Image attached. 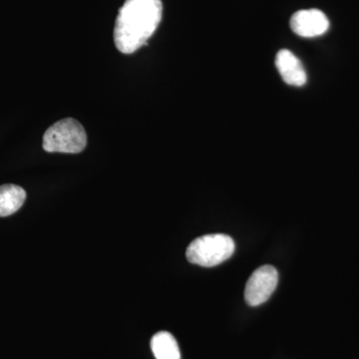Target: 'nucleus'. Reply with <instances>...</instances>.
Returning a JSON list of instances; mask_svg holds the SVG:
<instances>
[{"mask_svg": "<svg viewBox=\"0 0 359 359\" xmlns=\"http://www.w3.org/2000/svg\"><path fill=\"white\" fill-rule=\"evenodd\" d=\"M290 28L295 34L304 39H313L327 32L330 20L318 9H302L297 11L290 21Z\"/></svg>", "mask_w": 359, "mask_h": 359, "instance_id": "39448f33", "label": "nucleus"}, {"mask_svg": "<svg viewBox=\"0 0 359 359\" xmlns=\"http://www.w3.org/2000/svg\"><path fill=\"white\" fill-rule=\"evenodd\" d=\"M235 248V242L229 236L224 233L205 235L191 243L186 256L191 264L212 268L230 259Z\"/></svg>", "mask_w": 359, "mask_h": 359, "instance_id": "f03ea898", "label": "nucleus"}, {"mask_svg": "<svg viewBox=\"0 0 359 359\" xmlns=\"http://www.w3.org/2000/svg\"><path fill=\"white\" fill-rule=\"evenodd\" d=\"M161 0H126L118 13L114 42L118 50L134 53L147 44L162 20Z\"/></svg>", "mask_w": 359, "mask_h": 359, "instance_id": "f257e3e1", "label": "nucleus"}, {"mask_svg": "<svg viewBox=\"0 0 359 359\" xmlns=\"http://www.w3.org/2000/svg\"><path fill=\"white\" fill-rule=\"evenodd\" d=\"M278 273L275 266H261L250 276L245 285V299L250 306H257L268 301L276 289Z\"/></svg>", "mask_w": 359, "mask_h": 359, "instance_id": "20e7f679", "label": "nucleus"}, {"mask_svg": "<svg viewBox=\"0 0 359 359\" xmlns=\"http://www.w3.org/2000/svg\"><path fill=\"white\" fill-rule=\"evenodd\" d=\"M151 349L156 359H181L178 342L170 332L156 334L151 340Z\"/></svg>", "mask_w": 359, "mask_h": 359, "instance_id": "6e6552de", "label": "nucleus"}, {"mask_svg": "<svg viewBox=\"0 0 359 359\" xmlns=\"http://www.w3.org/2000/svg\"><path fill=\"white\" fill-rule=\"evenodd\" d=\"M86 145V132L73 118H65L49 127L45 132L42 143L46 152L66 154H78Z\"/></svg>", "mask_w": 359, "mask_h": 359, "instance_id": "7ed1b4c3", "label": "nucleus"}, {"mask_svg": "<svg viewBox=\"0 0 359 359\" xmlns=\"http://www.w3.org/2000/svg\"><path fill=\"white\" fill-rule=\"evenodd\" d=\"M26 199L25 189L13 184L0 187V217L11 216L22 207Z\"/></svg>", "mask_w": 359, "mask_h": 359, "instance_id": "0eeeda50", "label": "nucleus"}, {"mask_svg": "<svg viewBox=\"0 0 359 359\" xmlns=\"http://www.w3.org/2000/svg\"><path fill=\"white\" fill-rule=\"evenodd\" d=\"M276 66L283 81L294 87L304 86L308 82V75L302 61L287 49L278 51L276 57Z\"/></svg>", "mask_w": 359, "mask_h": 359, "instance_id": "423d86ee", "label": "nucleus"}]
</instances>
